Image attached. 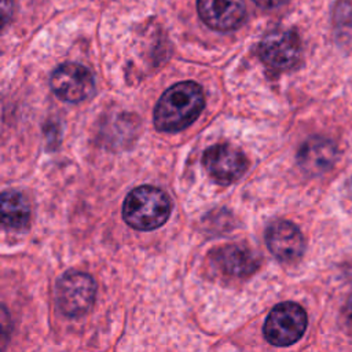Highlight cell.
<instances>
[{"instance_id": "obj_1", "label": "cell", "mask_w": 352, "mask_h": 352, "mask_svg": "<svg viewBox=\"0 0 352 352\" xmlns=\"http://www.w3.org/2000/svg\"><path fill=\"white\" fill-rule=\"evenodd\" d=\"M205 104L202 88L194 81H182L168 88L154 109V125L158 131L176 132L191 125Z\"/></svg>"}, {"instance_id": "obj_2", "label": "cell", "mask_w": 352, "mask_h": 352, "mask_svg": "<svg viewBox=\"0 0 352 352\" xmlns=\"http://www.w3.org/2000/svg\"><path fill=\"white\" fill-rule=\"evenodd\" d=\"M170 214L168 195L153 186H140L132 190L122 205V217L128 226L140 231L161 227Z\"/></svg>"}, {"instance_id": "obj_3", "label": "cell", "mask_w": 352, "mask_h": 352, "mask_svg": "<svg viewBox=\"0 0 352 352\" xmlns=\"http://www.w3.org/2000/svg\"><path fill=\"white\" fill-rule=\"evenodd\" d=\"M307 314L298 304L286 301L275 305L264 323L265 340L276 346L298 341L307 329Z\"/></svg>"}, {"instance_id": "obj_4", "label": "cell", "mask_w": 352, "mask_h": 352, "mask_svg": "<svg viewBox=\"0 0 352 352\" xmlns=\"http://www.w3.org/2000/svg\"><path fill=\"white\" fill-rule=\"evenodd\" d=\"M95 292V282L88 274L69 271L56 280L55 302L62 314L70 318L81 316L92 307Z\"/></svg>"}, {"instance_id": "obj_5", "label": "cell", "mask_w": 352, "mask_h": 352, "mask_svg": "<svg viewBox=\"0 0 352 352\" xmlns=\"http://www.w3.org/2000/svg\"><path fill=\"white\" fill-rule=\"evenodd\" d=\"M301 43L296 32L276 29L263 37L258 55L264 65L274 72L292 69L300 59Z\"/></svg>"}, {"instance_id": "obj_6", "label": "cell", "mask_w": 352, "mask_h": 352, "mask_svg": "<svg viewBox=\"0 0 352 352\" xmlns=\"http://www.w3.org/2000/svg\"><path fill=\"white\" fill-rule=\"evenodd\" d=\"M51 88L65 102L77 103L92 95L95 82L91 72L78 63H63L51 76Z\"/></svg>"}, {"instance_id": "obj_7", "label": "cell", "mask_w": 352, "mask_h": 352, "mask_svg": "<svg viewBox=\"0 0 352 352\" xmlns=\"http://www.w3.org/2000/svg\"><path fill=\"white\" fill-rule=\"evenodd\" d=\"M204 165L213 180L221 184L236 182L246 170V157L230 144H214L204 153Z\"/></svg>"}, {"instance_id": "obj_8", "label": "cell", "mask_w": 352, "mask_h": 352, "mask_svg": "<svg viewBox=\"0 0 352 352\" xmlns=\"http://www.w3.org/2000/svg\"><path fill=\"white\" fill-rule=\"evenodd\" d=\"M265 242L270 252L280 261L292 263L304 253V238L298 227L287 220L271 223L265 231Z\"/></svg>"}, {"instance_id": "obj_9", "label": "cell", "mask_w": 352, "mask_h": 352, "mask_svg": "<svg viewBox=\"0 0 352 352\" xmlns=\"http://www.w3.org/2000/svg\"><path fill=\"white\" fill-rule=\"evenodd\" d=\"M197 10L209 28L221 32L236 29L246 11L243 0H197Z\"/></svg>"}, {"instance_id": "obj_10", "label": "cell", "mask_w": 352, "mask_h": 352, "mask_svg": "<svg viewBox=\"0 0 352 352\" xmlns=\"http://www.w3.org/2000/svg\"><path fill=\"white\" fill-rule=\"evenodd\" d=\"M336 158V144L330 139L320 136L305 140L297 154V162L300 168L311 176H316L329 170L334 165Z\"/></svg>"}, {"instance_id": "obj_11", "label": "cell", "mask_w": 352, "mask_h": 352, "mask_svg": "<svg viewBox=\"0 0 352 352\" xmlns=\"http://www.w3.org/2000/svg\"><path fill=\"white\" fill-rule=\"evenodd\" d=\"M214 260L224 274L232 276L252 275L258 267V261L252 252L239 245H228L219 249L214 254Z\"/></svg>"}, {"instance_id": "obj_12", "label": "cell", "mask_w": 352, "mask_h": 352, "mask_svg": "<svg viewBox=\"0 0 352 352\" xmlns=\"http://www.w3.org/2000/svg\"><path fill=\"white\" fill-rule=\"evenodd\" d=\"M30 219L28 199L18 191H4L1 195V223L7 228L22 230Z\"/></svg>"}, {"instance_id": "obj_13", "label": "cell", "mask_w": 352, "mask_h": 352, "mask_svg": "<svg viewBox=\"0 0 352 352\" xmlns=\"http://www.w3.org/2000/svg\"><path fill=\"white\" fill-rule=\"evenodd\" d=\"M257 6L263 7V8H267V10H271V8H276L282 4H285L287 0H253Z\"/></svg>"}, {"instance_id": "obj_14", "label": "cell", "mask_w": 352, "mask_h": 352, "mask_svg": "<svg viewBox=\"0 0 352 352\" xmlns=\"http://www.w3.org/2000/svg\"><path fill=\"white\" fill-rule=\"evenodd\" d=\"M346 314H348V318L352 320V296L349 297V300L346 302Z\"/></svg>"}]
</instances>
